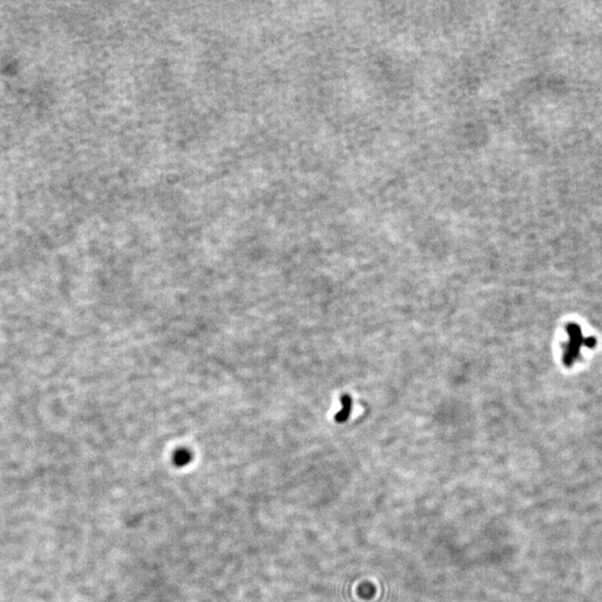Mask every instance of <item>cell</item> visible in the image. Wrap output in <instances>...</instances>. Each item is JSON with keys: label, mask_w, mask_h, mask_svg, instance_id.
Returning a JSON list of instances; mask_svg holds the SVG:
<instances>
[{"label": "cell", "mask_w": 602, "mask_h": 602, "mask_svg": "<svg viewBox=\"0 0 602 602\" xmlns=\"http://www.w3.org/2000/svg\"><path fill=\"white\" fill-rule=\"evenodd\" d=\"M568 334L570 336V342L568 347L565 348L564 362L568 366H570L579 355L580 347L583 345V343L586 345V340H583V338H582L580 327L578 325H574V323H570L568 326Z\"/></svg>", "instance_id": "1"}, {"label": "cell", "mask_w": 602, "mask_h": 602, "mask_svg": "<svg viewBox=\"0 0 602 602\" xmlns=\"http://www.w3.org/2000/svg\"><path fill=\"white\" fill-rule=\"evenodd\" d=\"M341 411L336 415V420L339 423H343L348 419L351 411V399L349 396H343L341 398Z\"/></svg>", "instance_id": "2"}]
</instances>
